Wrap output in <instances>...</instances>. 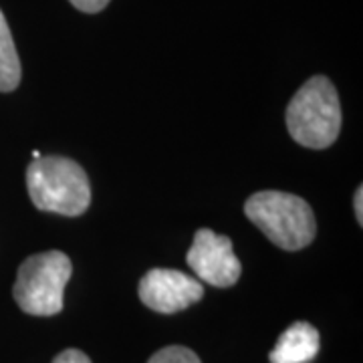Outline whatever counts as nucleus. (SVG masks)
<instances>
[{"mask_svg":"<svg viewBox=\"0 0 363 363\" xmlns=\"http://www.w3.org/2000/svg\"><path fill=\"white\" fill-rule=\"evenodd\" d=\"M186 262L202 283L218 289L233 286L242 272V264L233 250V240L210 228H200L194 234Z\"/></svg>","mask_w":363,"mask_h":363,"instance_id":"39448f33","label":"nucleus"},{"mask_svg":"<svg viewBox=\"0 0 363 363\" xmlns=\"http://www.w3.org/2000/svg\"><path fill=\"white\" fill-rule=\"evenodd\" d=\"M319 331L311 323L297 321L279 337L272 347L271 363H309L319 353Z\"/></svg>","mask_w":363,"mask_h":363,"instance_id":"0eeeda50","label":"nucleus"},{"mask_svg":"<svg viewBox=\"0 0 363 363\" xmlns=\"http://www.w3.org/2000/svg\"><path fill=\"white\" fill-rule=\"evenodd\" d=\"M286 130L305 147L325 150L341 131V105L333 83L323 75L311 77L286 107Z\"/></svg>","mask_w":363,"mask_h":363,"instance_id":"7ed1b4c3","label":"nucleus"},{"mask_svg":"<svg viewBox=\"0 0 363 363\" xmlns=\"http://www.w3.org/2000/svg\"><path fill=\"white\" fill-rule=\"evenodd\" d=\"M362 194H363V188H362V186H359V188H357V192H355V198H353V208H355V216H357V224H359V226H362V224H363Z\"/></svg>","mask_w":363,"mask_h":363,"instance_id":"f8f14e48","label":"nucleus"},{"mask_svg":"<svg viewBox=\"0 0 363 363\" xmlns=\"http://www.w3.org/2000/svg\"><path fill=\"white\" fill-rule=\"evenodd\" d=\"M21 83V59L14 47L13 35L4 14L0 11V91H14Z\"/></svg>","mask_w":363,"mask_h":363,"instance_id":"6e6552de","label":"nucleus"},{"mask_svg":"<svg viewBox=\"0 0 363 363\" xmlns=\"http://www.w3.org/2000/svg\"><path fill=\"white\" fill-rule=\"evenodd\" d=\"M40 152H33V160H39Z\"/></svg>","mask_w":363,"mask_h":363,"instance_id":"ddd939ff","label":"nucleus"},{"mask_svg":"<svg viewBox=\"0 0 363 363\" xmlns=\"http://www.w3.org/2000/svg\"><path fill=\"white\" fill-rule=\"evenodd\" d=\"M52 363H91V359L83 353V351L65 350L55 357V362Z\"/></svg>","mask_w":363,"mask_h":363,"instance_id":"9b49d317","label":"nucleus"},{"mask_svg":"<svg viewBox=\"0 0 363 363\" xmlns=\"http://www.w3.org/2000/svg\"><path fill=\"white\" fill-rule=\"evenodd\" d=\"M147 363H202L194 351L182 345H169L156 351Z\"/></svg>","mask_w":363,"mask_h":363,"instance_id":"1a4fd4ad","label":"nucleus"},{"mask_svg":"<svg viewBox=\"0 0 363 363\" xmlns=\"http://www.w3.org/2000/svg\"><path fill=\"white\" fill-rule=\"evenodd\" d=\"M73 264L61 250L33 255L21 264L13 295L28 315L51 317L63 309V293L71 279Z\"/></svg>","mask_w":363,"mask_h":363,"instance_id":"20e7f679","label":"nucleus"},{"mask_svg":"<svg viewBox=\"0 0 363 363\" xmlns=\"http://www.w3.org/2000/svg\"><path fill=\"white\" fill-rule=\"evenodd\" d=\"M77 11L81 13H101L105 6L109 4V0H69Z\"/></svg>","mask_w":363,"mask_h":363,"instance_id":"9d476101","label":"nucleus"},{"mask_svg":"<svg viewBox=\"0 0 363 363\" xmlns=\"http://www.w3.org/2000/svg\"><path fill=\"white\" fill-rule=\"evenodd\" d=\"M202 297V283L174 269H152L140 281V298L143 305L164 315L184 311Z\"/></svg>","mask_w":363,"mask_h":363,"instance_id":"423d86ee","label":"nucleus"},{"mask_svg":"<svg viewBox=\"0 0 363 363\" xmlns=\"http://www.w3.org/2000/svg\"><path fill=\"white\" fill-rule=\"evenodd\" d=\"M245 214L264 236L283 250H301L311 245L317 222L311 206L295 194L264 190L247 200Z\"/></svg>","mask_w":363,"mask_h":363,"instance_id":"f03ea898","label":"nucleus"},{"mask_svg":"<svg viewBox=\"0 0 363 363\" xmlns=\"http://www.w3.org/2000/svg\"><path fill=\"white\" fill-rule=\"evenodd\" d=\"M26 188L33 204L61 216H81L91 204V186L77 162L61 156L33 160L26 169Z\"/></svg>","mask_w":363,"mask_h":363,"instance_id":"f257e3e1","label":"nucleus"}]
</instances>
